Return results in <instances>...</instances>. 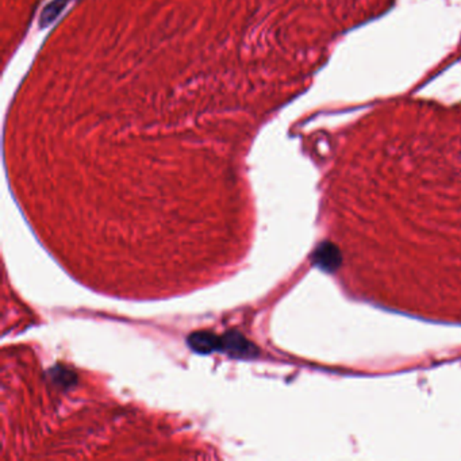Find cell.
<instances>
[{
    "label": "cell",
    "mask_w": 461,
    "mask_h": 461,
    "mask_svg": "<svg viewBox=\"0 0 461 461\" xmlns=\"http://www.w3.org/2000/svg\"><path fill=\"white\" fill-rule=\"evenodd\" d=\"M222 352L235 359H253L259 356V349L238 332H229L222 336Z\"/></svg>",
    "instance_id": "6da1fadb"
},
{
    "label": "cell",
    "mask_w": 461,
    "mask_h": 461,
    "mask_svg": "<svg viewBox=\"0 0 461 461\" xmlns=\"http://www.w3.org/2000/svg\"><path fill=\"white\" fill-rule=\"evenodd\" d=\"M188 346L199 353V354H210L213 352H222V337L217 336L210 332H197L192 333L188 340Z\"/></svg>",
    "instance_id": "7a4b0ae2"
},
{
    "label": "cell",
    "mask_w": 461,
    "mask_h": 461,
    "mask_svg": "<svg viewBox=\"0 0 461 461\" xmlns=\"http://www.w3.org/2000/svg\"><path fill=\"white\" fill-rule=\"evenodd\" d=\"M313 260H314L316 265L320 269L333 272L341 265V253L334 244L325 242L318 246L317 251L314 252Z\"/></svg>",
    "instance_id": "3957f363"
},
{
    "label": "cell",
    "mask_w": 461,
    "mask_h": 461,
    "mask_svg": "<svg viewBox=\"0 0 461 461\" xmlns=\"http://www.w3.org/2000/svg\"><path fill=\"white\" fill-rule=\"evenodd\" d=\"M66 0H53L42 12L41 17V25L42 26H48L52 21H55L58 17V14L62 11V8L65 7Z\"/></svg>",
    "instance_id": "277c9868"
}]
</instances>
